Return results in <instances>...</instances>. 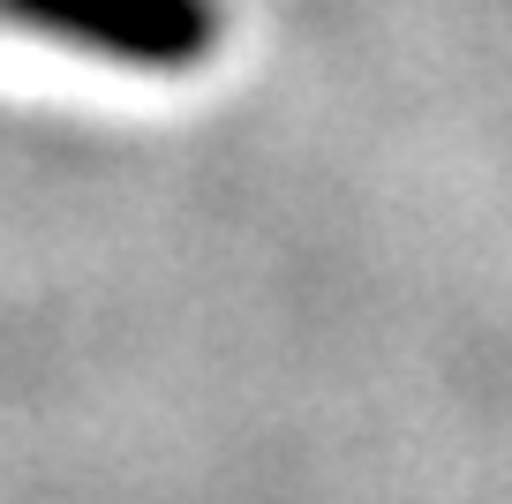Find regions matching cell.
Wrapping results in <instances>:
<instances>
[{
  "instance_id": "1",
  "label": "cell",
  "mask_w": 512,
  "mask_h": 504,
  "mask_svg": "<svg viewBox=\"0 0 512 504\" xmlns=\"http://www.w3.org/2000/svg\"><path fill=\"white\" fill-rule=\"evenodd\" d=\"M23 31L144 76H189L219 46V0H8Z\"/></svg>"
}]
</instances>
